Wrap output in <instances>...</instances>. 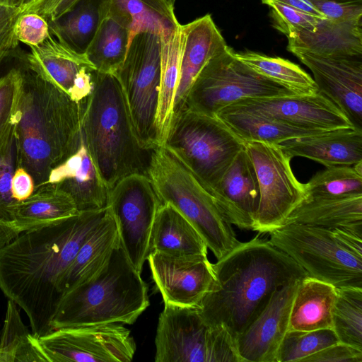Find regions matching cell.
I'll use <instances>...</instances> for the list:
<instances>
[{
    "instance_id": "cell-1",
    "label": "cell",
    "mask_w": 362,
    "mask_h": 362,
    "mask_svg": "<svg viewBox=\"0 0 362 362\" xmlns=\"http://www.w3.org/2000/svg\"><path fill=\"white\" fill-rule=\"evenodd\" d=\"M108 211L107 206L23 232L0 247V289L23 310L39 338L53 330L62 298L60 282L80 247Z\"/></svg>"
},
{
    "instance_id": "cell-2",
    "label": "cell",
    "mask_w": 362,
    "mask_h": 362,
    "mask_svg": "<svg viewBox=\"0 0 362 362\" xmlns=\"http://www.w3.org/2000/svg\"><path fill=\"white\" fill-rule=\"evenodd\" d=\"M257 234L215 264V281L199 305L204 321L238 336L281 286L308 276L270 241Z\"/></svg>"
},
{
    "instance_id": "cell-3",
    "label": "cell",
    "mask_w": 362,
    "mask_h": 362,
    "mask_svg": "<svg viewBox=\"0 0 362 362\" xmlns=\"http://www.w3.org/2000/svg\"><path fill=\"white\" fill-rule=\"evenodd\" d=\"M19 66L22 84L14 132L16 166L29 173L37 187L47 182L52 169L71 152L81 129V107L40 75Z\"/></svg>"
},
{
    "instance_id": "cell-4",
    "label": "cell",
    "mask_w": 362,
    "mask_h": 362,
    "mask_svg": "<svg viewBox=\"0 0 362 362\" xmlns=\"http://www.w3.org/2000/svg\"><path fill=\"white\" fill-rule=\"evenodd\" d=\"M80 104L84 141L108 189L129 175H147L151 151L139 141L117 77L95 70L93 90Z\"/></svg>"
},
{
    "instance_id": "cell-5",
    "label": "cell",
    "mask_w": 362,
    "mask_h": 362,
    "mask_svg": "<svg viewBox=\"0 0 362 362\" xmlns=\"http://www.w3.org/2000/svg\"><path fill=\"white\" fill-rule=\"evenodd\" d=\"M148 305V285L119 241L97 275L63 296L52 327L54 330L107 323L132 325Z\"/></svg>"
},
{
    "instance_id": "cell-6",
    "label": "cell",
    "mask_w": 362,
    "mask_h": 362,
    "mask_svg": "<svg viewBox=\"0 0 362 362\" xmlns=\"http://www.w3.org/2000/svg\"><path fill=\"white\" fill-rule=\"evenodd\" d=\"M147 175L162 204H171L189 221L217 259L240 243L211 193L164 146L151 151Z\"/></svg>"
},
{
    "instance_id": "cell-7",
    "label": "cell",
    "mask_w": 362,
    "mask_h": 362,
    "mask_svg": "<svg viewBox=\"0 0 362 362\" xmlns=\"http://www.w3.org/2000/svg\"><path fill=\"white\" fill-rule=\"evenodd\" d=\"M162 146L179 158L212 194L245 144L216 116L182 108L173 114Z\"/></svg>"
},
{
    "instance_id": "cell-8",
    "label": "cell",
    "mask_w": 362,
    "mask_h": 362,
    "mask_svg": "<svg viewBox=\"0 0 362 362\" xmlns=\"http://www.w3.org/2000/svg\"><path fill=\"white\" fill-rule=\"evenodd\" d=\"M269 235L270 243L309 276L336 288H362V257L345 247L329 228L291 223Z\"/></svg>"
},
{
    "instance_id": "cell-9",
    "label": "cell",
    "mask_w": 362,
    "mask_h": 362,
    "mask_svg": "<svg viewBox=\"0 0 362 362\" xmlns=\"http://www.w3.org/2000/svg\"><path fill=\"white\" fill-rule=\"evenodd\" d=\"M155 344L156 362H241L229 333L208 325L199 306L165 304Z\"/></svg>"
},
{
    "instance_id": "cell-10",
    "label": "cell",
    "mask_w": 362,
    "mask_h": 362,
    "mask_svg": "<svg viewBox=\"0 0 362 362\" xmlns=\"http://www.w3.org/2000/svg\"><path fill=\"white\" fill-rule=\"evenodd\" d=\"M233 51L228 46L208 62L193 82L182 108L216 116L241 100L296 94L239 61Z\"/></svg>"
},
{
    "instance_id": "cell-11",
    "label": "cell",
    "mask_w": 362,
    "mask_h": 362,
    "mask_svg": "<svg viewBox=\"0 0 362 362\" xmlns=\"http://www.w3.org/2000/svg\"><path fill=\"white\" fill-rule=\"evenodd\" d=\"M160 40L152 33L132 39L121 67L115 74L129 107L133 125L144 149L160 146L156 115L160 84Z\"/></svg>"
},
{
    "instance_id": "cell-12",
    "label": "cell",
    "mask_w": 362,
    "mask_h": 362,
    "mask_svg": "<svg viewBox=\"0 0 362 362\" xmlns=\"http://www.w3.org/2000/svg\"><path fill=\"white\" fill-rule=\"evenodd\" d=\"M259 189V204L253 231L269 233L284 225L305 198L304 184L294 175L291 158L278 144L245 141Z\"/></svg>"
},
{
    "instance_id": "cell-13",
    "label": "cell",
    "mask_w": 362,
    "mask_h": 362,
    "mask_svg": "<svg viewBox=\"0 0 362 362\" xmlns=\"http://www.w3.org/2000/svg\"><path fill=\"white\" fill-rule=\"evenodd\" d=\"M161 204L146 174L129 175L109 190L107 206L116 223L120 244L140 274L148 254L153 221Z\"/></svg>"
},
{
    "instance_id": "cell-14",
    "label": "cell",
    "mask_w": 362,
    "mask_h": 362,
    "mask_svg": "<svg viewBox=\"0 0 362 362\" xmlns=\"http://www.w3.org/2000/svg\"><path fill=\"white\" fill-rule=\"evenodd\" d=\"M49 362H129L136 352L119 323L59 328L38 338Z\"/></svg>"
},
{
    "instance_id": "cell-15",
    "label": "cell",
    "mask_w": 362,
    "mask_h": 362,
    "mask_svg": "<svg viewBox=\"0 0 362 362\" xmlns=\"http://www.w3.org/2000/svg\"><path fill=\"white\" fill-rule=\"evenodd\" d=\"M226 108L260 115L302 129L327 131L354 127L319 90L311 94L247 98Z\"/></svg>"
},
{
    "instance_id": "cell-16",
    "label": "cell",
    "mask_w": 362,
    "mask_h": 362,
    "mask_svg": "<svg viewBox=\"0 0 362 362\" xmlns=\"http://www.w3.org/2000/svg\"><path fill=\"white\" fill-rule=\"evenodd\" d=\"M313 73L318 90L362 129V57L325 56L291 49Z\"/></svg>"
},
{
    "instance_id": "cell-17",
    "label": "cell",
    "mask_w": 362,
    "mask_h": 362,
    "mask_svg": "<svg viewBox=\"0 0 362 362\" xmlns=\"http://www.w3.org/2000/svg\"><path fill=\"white\" fill-rule=\"evenodd\" d=\"M146 260L164 304L199 306L215 281L207 256L176 257L152 252Z\"/></svg>"
},
{
    "instance_id": "cell-18",
    "label": "cell",
    "mask_w": 362,
    "mask_h": 362,
    "mask_svg": "<svg viewBox=\"0 0 362 362\" xmlns=\"http://www.w3.org/2000/svg\"><path fill=\"white\" fill-rule=\"evenodd\" d=\"M300 280L278 288L238 336L235 346L242 362H276L278 349L288 330L292 303Z\"/></svg>"
},
{
    "instance_id": "cell-19",
    "label": "cell",
    "mask_w": 362,
    "mask_h": 362,
    "mask_svg": "<svg viewBox=\"0 0 362 362\" xmlns=\"http://www.w3.org/2000/svg\"><path fill=\"white\" fill-rule=\"evenodd\" d=\"M47 182L67 193L78 211L107 206L109 189L90 156L81 128L71 152L52 169Z\"/></svg>"
},
{
    "instance_id": "cell-20",
    "label": "cell",
    "mask_w": 362,
    "mask_h": 362,
    "mask_svg": "<svg viewBox=\"0 0 362 362\" xmlns=\"http://www.w3.org/2000/svg\"><path fill=\"white\" fill-rule=\"evenodd\" d=\"M212 195L229 223L240 229L253 230L260 195L256 173L245 148L225 172Z\"/></svg>"
},
{
    "instance_id": "cell-21",
    "label": "cell",
    "mask_w": 362,
    "mask_h": 362,
    "mask_svg": "<svg viewBox=\"0 0 362 362\" xmlns=\"http://www.w3.org/2000/svg\"><path fill=\"white\" fill-rule=\"evenodd\" d=\"M182 28L183 45L173 114L182 108L193 82L204 66L228 47L210 14L182 25Z\"/></svg>"
},
{
    "instance_id": "cell-22",
    "label": "cell",
    "mask_w": 362,
    "mask_h": 362,
    "mask_svg": "<svg viewBox=\"0 0 362 362\" xmlns=\"http://www.w3.org/2000/svg\"><path fill=\"white\" fill-rule=\"evenodd\" d=\"M278 145L291 158H306L326 168L362 161V129L354 127L293 138Z\"/></svg>"
},
{
    "instance_id": "cell-23",
    "label": "cell",
    "mask_w": 362,
    "mask_h": 362,
    "mask_svg": "<svg viewBox=\"0 0 362 362\" xmlns=\"http://www.w3.org/2000/svg\"><path fill=\"white\" fill-rule=\"evenodd\" d=\"M21 64L64 91L69 96L83 67H94L86 54L78 53L52 34L40 45L18 53Z\"/></svg>"
},
{
    "instance_id": "cell-24",
    "label": "cell",
    "mask_w": 362,
    "mask_h": 362,
    "mask_svg": "<svg viewBox=\"0 0 362 362\" xmlns=\"http://www.w3.org/2000/svg\"><path fill=\"white\" fill-rule=\"evenodd\" d=\"M119 242L117 227L108 208L64 274L60 282L62 297L74 287L97 275L108 262Z\"/></svg>"
},
{
    "instance_id": "cell-25",
    "label": "cell",
    "mask_w": 362,
    "mask_h": 362,
    "mask_svg": "<svg viewBox=\"0 0 362 362\" xmlns=\"http://www.w3.org/2000/svg\"><path fill=\"white\" fill-rule=\"evenodd\" d=\"M100 14L115 18L127 28L129 45L139 33L163 36L180 24L174 6L165 0H100Z\"/></svg>"
},
{
    "instance_id": "cell-26",
    "label": "cell",
    "mask_w": 362,
    "mask_h": 362,
    "mask_svg": "<svg viewBox=\"0 0 362 362\" xmlns=\"http://www.w3.org/2000/svg\"><path fill=\"white\" fill-rule=\"evenodd\" d=\"M287 49H296L339 57H362V21L322 20L315 32L302 31L288 37Z\"/></svg>"
},
{
    "instance_id": "cell-27",
    "label": "cell",
    "mask_w": 362,
    "mask_h": 362,
    "mask_svg": "<svg viewBox=\"0 0 362 362\" xmlns=\"http://www.w3.org/2000/svg\"><path fill=\"white\" fill-rule=\"evenodd\" d=\"M208 247L189 221L173 206L163 203L151 229L148 253L176 256H207Z\"/></svg>"
},
{
    "instance_id": "cell-28",
    "label": "cell",
    "mask_w": 362,
    "mask_h": 362,
    "mask_svg": "<svg viewBox=\"0 0 362 362\" xmlns=\"http://www.w3.org/2000/svg\"><path fill=\"white\" fill-rule=\"evenodd\" d=\"M336 296L333 285L309 276L302 279L293 300L288 330L332 329Z\"/></svg>"
},
{
    "instance_id": "cell-29",
    "label": "cell",
    "mask_w": 362,
    "mask_h": 362,
    "mask_svg": "<svg viewBox=\"0 0 362 362\" xmlns=\"http://www.w3.org/2000/svg\"><path fill=\"white\" fill-rule=\"evenodd\" d=\"M291 223L362 230V195L305 198L290 213L284 225Z\"/></svg>"
},
{
    "instance_id": "cell-30",
    "label": "cell",
    "mask_w": 362,
    "mask_h": 362,
    "mask_svg": "<svg viewBox=\"0 0 362 362\" xmlns=\"http://www.w3.org/2000/svg\"><path fill=\"white\" fill-rule=\"evenodd\" d=\"M79 211L72 198L57 185L46 182L20 202L14 225L21 232L35 229L73 216Z\"/></svg>"
},
{
    "instance_id": "cell-31",
    "label": "cell",
    "mask_w": 362,
    "mask_h": 362,
    "mask_svg": "<svg viewBox=\"0 0 362 362\" xmlns=\"http://www.w3.org/2000/svg\"><path fill=\"white\" fill-rule=\"evenodd\" d=\"M160 84L156 115V129L159 146L168 135L173 115V105L180 78L183 45L182 25L170 34L160 36Z\"/></svg>"
},
{
    "instance_id": "cell-32",
    "label": "cell",
    "mask_w": 362,
    "mask_h": 362,
    "mask_svg": "<svg viewBox=\"0 0 362 362\" xmlns=\"http://www.w3.org/2000/svg\"><path fill=\"white\" fill-rule=\"evenodd\" d=\"M243 141L272 144L324 131L293 127L260 115L224 108L216 115Z\"/></svg>"
},
{
    "instance_id": "cell-33",
    "label": "cell",
    "mask_w": 362,
    "mask_h": 362,
    "mask_svg": "<svg viewBox=\"0 0 362 362\" xmlns=\"http://www.w3.org/2000/svg\"><path fill=\"white\" fill-rule=\"evenodd\" d=\"M129 45L127 28L115 18L100 14L98 26L85 54L95 71L115 75L124 62Z\"/></svg>"
},
{
    "instance_id": "cell-34",
    "label": "cell",
    "mask_w": 362,
    "mask_h": 362,
    "mask_svg": "<svg viewBox=\"0 0 362 362\" xmlns=\"http://www.w3.org/2000/svg\"><path fill=\"white\" fill-rule=\"evenodd\" d=\"M100 4V0H78L65 13L48 22L51 34L85 54L99 24Z\"/></svg>"
},
{
    "instance_id": "cell-35",
    "label": "cell",
    "mask_w": 362,
    "mask_h": 362,
    "mask_svg": "<svg viewBox=\"0 0 362 362\" xmlns=\"http://www.w3.org/2000/svg\"><path fill=\"white\" fill-rule=\"evenodd\" d=\"M17 306L8 300L0 337V362H49L38 338L23 323Z\"/></svg>"
},
{
    "instance_id": "cell-36",
    "label": "cell",
    "mask_w": 362,
    "mask_h": 362,
    "mask_svg": "<svg viewBox=\"0 0 362 362\" xmlns=\"http://www.w3.org/2000/svg\"><path fill=\"white\" fill-rule=\"evenodd\" d=\"M233 55L257 73L296 94H311L318 91L313 78L298 65L287 59L252 51H233Z\"/></svg>"
},
{
    "instance_id": "cell-37",
    "label": "cell",
    "mask_w": 362,
    "mask_h": 362,
    "mask_svg": "<svg viewBox=\"0 0 362 362\" xmlns=\"http://www.w3.org/2000/svg\"><path fill=\"white\" fill-rule=\"evenodd\" d=\"M332 321L339 342L362 350V288H337Z\"/></svg>"
},
{
    "instance_id": "cell-38",
    "label": "cell",
    "mask_w": 362,
    "mask_h": 362,
    "mask_svg": "<svg viewBox=\"0 0 362 362\" xmlns=\"http://www.w3.org/2000/svg\"><path fill=\"white\" fill-rule=\"evenodd\" d=\"M304 188L305 198L362 195V173H359L354 165L327 167L315 174L304 184Z\"/></svg>"
},
{
    "instance_id": "cell-39",
    "label": "cell",
    "mask_w": 362,
    "mask_h": 362,
    "mask_svg": "<svg viewBox=\"0 0 362 362\" xmlns=\"http://www.w3.org/2000/svg\"><path fill=\"white\" fill-rule=\"evenodd\" d=\"M22 84L20 66L13 67L0 77V156L14 146V132Z\"/></svg>"
},
{
    "instance_id": "cell-40",
    "label": "cell",
    "mask_w": 362,
    "mask_h": 362,
    "mask_svg": "<svg viewBox=\"0 0 362 362\" xmlns=\"http://www.w3.org/2000/svg\"><path fill=\"white\" fill-rule=\"evenodd\" d=\"M339 340L332 329L311 331L288 330L276 356V362H302L303 360Z\"/></svg>"
},
{
    "instance_id": "cell-41",
    "label": "cell",
    "mask_w": 362,
    "mask_h": 362,
    "mask_svg": "<svg viewBox=\"0 0 362 362\" xmlns=\"http://www.w3.org/2000/svg\"><path fill=\"white\" fill-rule=\"evenodd\" d=\"M268 6L273 26L287 38L302 31L315 32L322 21L273 0L262 1Z\"/></svg>"
},
{
    "instance_id": "cell-42",
    "label": "cell",
    "mask_w": 362,
    "mask_h": 362,
    "mask_svg": "<svg viewBox=\"0 0 362 362\" xmlns=\"http://www.w3.org/2000/svg\"><path fill=\"white\" fill-rule=\"evenodd\" d=\"M16 167L14 146L8 152L0 156V219L12 225H14L16 209L19 203L13 198L11 193V180Z\"/></svg>"
},
{
    "instance_id": "cell-43",
    "label": "cell",
    "mask_w": 362,
    "mask_h": 362,
    "mask_svg": "<svg viewBox=\"0 0 362 362\" xmlns=\"http://www.w3.org/2000/svg\"><path fill=\"white\" fill-rule=\"evenodd\" d=\"M15 32L19 42L29 47L42 45L51 35L48 21L33 11L23 13L19 16Z\"/></svg>"
},
{
    "instance_id": "cell-44",
    "label": "cell",
    "mask_w": 362,
    "mask_h": 362,
    "mask_svg": "<svg viewBox=\"0 0 362 362\" xmlns=\"http://www.w3.org/2000/svg\"><path fill=\"white\" fill-rule=\"evenodd\" d=\"M20 15L17 6L0 4V66L6 58L18 54L15 27Z\"/></svg>"
},
{
    "instance_id": "cell-45",
    "label": "cell",
    "mask_w": 362,
    "mask_h": 362,
    "mask_svg": "<svg viewBox=\"0 0 362 362\" xmlns=\"http://www.w3.org/2000/svg\"><path fill=\"white\" fill-rule=\"evenodd\" d=\"M329 20L340 22L362 21V5L328 0H310Z\"/></svg>"
},
{
    "instance_id": "cell-46",
    "label": "cell",
    "mask_w": 362,
    "mask_h": 362,
    "mask_svg": "<svg viewBox=\"0 0 362 362\" xmlns=\"http://www.w3.org/2000/svg\"><path fill=\"white\" fill-rule=\"evenodd\" d=\"M302 362H362V350L339 341L304 358Z\"/></svg>"
},
{
    "instance_id": "cell-47",
    "label": "cell",
    "mask_w": 362,
    "mask_h": 362,
    "mask_svg": "<svg viewBox=\"0 0 362 362\" xmlns=\"http://www.w3.org/2000/svg\"><path fill=\"white\" fill-rule=\"evenodd\" d=\"M35 188L33 177L24 168L16 167L11 180V193L13 199L22 202L28 198Z\"/></svg>"
},
{
    "instance_id": "cell-48",
    "label": "cell",
    "mask_w": 362,
    "mask_h": 362,
    "mask_svg": "<svg viewBox=\"0 0 362 362\" xmlns=\"http://www.w3.org/2000/svg\"><path fill=\"white\" fill-rule=\"evenodd\" d=\"M78 0H42L30 11L40 14L49 22L65 13Z\"/></svg>"
},
{
    "instance_id": "cell-49",
    "label": "cell",
    "mask_w": 362,
    "mask_h": 362,
    "mask_svg": "<svg viewBox=\"0 0 362 362\" xmlns=\"http://www.w3.org/2000/svg\"><path fill=\"white\" fill-rule=\"evenodd\" d=\"M264 0H262L263 1ZM293 7L320 20L327 19L310 0H273Z\"/></svg>"
},
{
    "instance_id": "cell-50",
    "label": "cell",
    "mask_w": 362,
    "mask_h": 362,
    "mask_svg": "<svg viewBox=\"0 0 362 362\" xmlns=\"http://www.w3.org/2000/svg\"><path fill=\"white\" fill-rule=\"evenodd\" d=\"M21 232L16 226L2 221L0 219V247L18 237Z\"/></svg>"
},
{
    "instance_id": "cell-51",
    "label": "cell",
    "mask_w": 362,
    "mask_h": 362,
    "mask_svg": "<svg viewBox=\"0 0 362 362\" xmlns=\"http://www.w3.org/2000/svg\"><path fill=\"white\" fill-rule=\"evenodd\" d=\"M42 1V0H20L18 8L21 13L28 12Z\"/></svg>"
},
{
    "instance_id": "cell-52",
    "label": "cell",
    "mask_w": 362,
    "mask_h": 362,
    "mask_svg": "<svg viewBox=\"0 0 362 362\" xmlns=\"http://www.w3.org/2000/svg\"><path fill=\"white\" fill-rule=\"evenodd\" d=\"M343 4L362 5V0H328Z\"/></svg>"
},
{
    "instance_id": "cell-53",
    "label": "cell",
    "mask_w": 362,
    "mask_h": 362,
    "mask_svg": "<svg viewBox=\"0 0 362 362\" xmlns=\"http://www.w3.org/2000/svg\"><path fill=\"white\" fill-rule=\"evenodd\" d=\"M20 0H0V4L18 6Z\"/></svg>"
},
{
    "instance_id": "cell-54",
    "label": "cell",
    "mask_w": 362,
    "mask_h": 362,
    "mask_svg": "<svg viewBox=\"0 0 362 362\" xmlns=\"http://www.w3.org/2000/svg\"><path fill=\"white\" fill-rule=\"evenodd\" d=\"M170 5L174 6L175 0H165Z\"/></svg>"
}]
</instances>
